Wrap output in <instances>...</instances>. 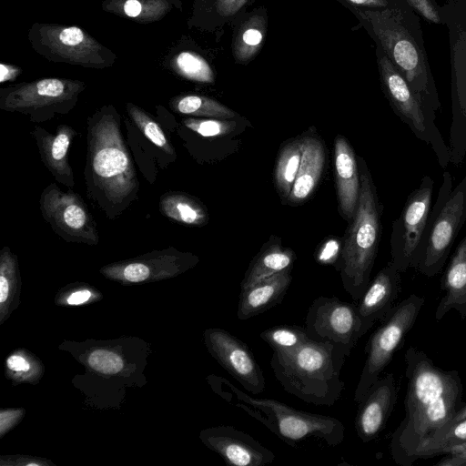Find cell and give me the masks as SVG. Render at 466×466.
Wrapping results in <instances>:
<instances>
[{"instance_id":"cell-12","label":"cell","mask_w":466,"mask_h":466,"mask_svg":"<svg viewBox=\"0 0 466 466\" xmlns=\"http://www.w3.org/2000/svg\"><path fill=\"white\" fill-rule=\"evenodd\" d=\"M43 218L66 242L96 245L99 234L95 218L82 197L56 183L46 186L39 198Z\"/></svg>"},{"instance_id":"cell-24","label":"cell","mask_w":466,"mask_h":466,"mask_svg":"<svg viewBox=\"0 0 466 466\" xmlns=\"http://www.w3.org/2000/svg\"><path fill=\"white\" fill-rule=\"evenodd\" d=\"M443 297L435 310V319L440 321L451 309L461 318H466V236L457 246L441 278Z\"/></svg>"},{"instance_id":"cell-8","label":"cell","mask_w":466,"mask_h":466,"mask_svg":"<svg viewBox=\"0 0 466 466\" xmlns=\"http://www.w3.org/2000/svg\"><path fill=\"white\" fill-rule=\"evenodd\" d=\"M376 57L381 88L393 111L417 138L433 150L439 165L446 168L450 164V150L435 124L436 111L410 86L379 46Z\"/></svg>"},{"instance_id":"cell-32","label":"cell","mask_w":466,"mask_h":466,"mask_svg":"<svg viewBox=\"0 0 466 466\" xmlns=\"http://www.w3.org/2000/svg\"><path fill=\"white\" fill-rule=\"evenodd\" d=\"M249 0H213L197 29L217 32L246 12Z\"/></svg>"},{"instance_id":"cell-2","label":"cell","mask_w":466,"mask_h":466,"mask_svg":"<svg viewBox=\"0 0 466 466\" xmlns=\"http://www.w3.org/2000/svg\"><path fill=\"white\" fill-rule=\"evenodd\" d=\"M84 179L90 203L110 220L138 198L139 181L113 105L102 106L87 118Z\"/></svg>"},{"instance_id":"cell-18","label":"cell","mask_w":466,"mask_h":466,"mask_svg":"<svg viewBox=\"0 0 466 466\" xmlns=\"http://www.w3.org/2000/svg\"><path fill=\"white\" fill-rule=\"evenodd\" d=\"M401 272L389 261L370 282L357 304L360 334L365 335L377 321H382L396 306L401 290Z\"/></svg>"},{"instance_id":"cell-40","label":"cell","mask_w":466,"mask_h":466,"mask_svg":"<svg viewBox=\"0 0 466 466\" xmlns=\"http://www.w3.org/2000/svg\"><path fill=\"white\" fill-rule=\"evenodd\" d=\"M213 0H193L191 15L187 20V25L197 28L206 15Z\"/></svg>"},{"instance_id":"cell-13","label":"cell","mask_w":466,"mask_h":466,"mask_svg":"<svg viewBox=\"0 0 466 466\" xmlns=\"http://www.w3.org/2000/svg\"><path fill=\"white\" fill-rule=\"evenodd\" d=\"M433 179L424 176L408 197L400 217L392 223L390 262L401 273L410 267L431 209Z\"/></svg>"},{"instance_id":"cell-35","label":"cell","mask_w":466,"mask_h":466,"mask_svg":"<svg viewBox=\"0 0 466 466\" xmlns=\"http://www.w3.org/2000/svg\"><path fill=\"white\" fill-rule=\"evenodd\" d=\"M183 124L201 137H216L229 134L236 127L234 121L217 118H185Z\"/></svg>"},{"instance_id":"cell-22","label":"cell","mask_w":466,"mask_h":466,"mask_svg":"<svg viewBox=\"0 0 466 466\" xmlns=\"http://www.w3.org/2000/svg\"><path fill=\"white\" fill-rule=\"evenodd\" d=\"M162 66L173 75L190 82L214 84L216 81V72L209 60L186 36L168 50Z\"/></svg>"},{"instance_id":"cell-42","label":"cell","mask_w":466,"mask_h":466,"mask_svg":"<svg viewBox=\"0 0 466 466\" xmlns=\"http://www.w3.org/2000/svg\"><path fill=\"white\" fill-rule=\"evenodd\" d=\"M347 5L362 9H381L389 6L388 0H344Z\"/></svg>"},{"instance_id":"cell-1","label":"cell","mask_w":466,"mask_h":466,"mask_svg":"<svg viewBox=\"0 0 466 466\" xmlns=\"http://www.w3.org/2000/svg\"><path fill=\"white\" fill-rule=\"evenodd\" d=\"M407 391L405 417L392 434L393 460L409 465L418 445L458 412L462 383L457 370H443L421 350L410 346L405 353Z\"/></svg>"},{"instance_id":"cell-43","label":"cell","mask_w":466,"mask_h":466,"mask_svg":"<svg viewBox=\"0 0 466 466\" xmlns=\"http://www.w3.org/2000/svg\"><path fill=\"white\" fill-rule=\"evenodd\" d=\"M7 367L15 371H27L30 369L29 363L21 356L13 355L6 361Z\"/></svg>"},{"instance_id":"cell-25","label":"cell","mask_w":466,"mask_h":466,"mask_svg":"<svg viewBox=\"0 0 466 466\" xmlns=\"http://www.w3.org/2000/svg\"><path fill=\"white\" fill-rule=\"evenodd\" d=\"M302 157L300 167L287 198L289 205L304 203L318 186L325 165V147L322 141L316 136L309 135L301 138Z\"/></svg>"},{"instance_id":"cell-31","label":"cell","mask_w":466,"mask_h":466,"mask_svg":"<svg viewBox=\"0 0 466 466\" xmlns=\"http://www.w3.org/2000/svg\"><path fill=\"white\" fill-rule=\"evenodd\" d=\"M301 157V139L289 141L279 151L275 168V184L283 200H287L291 192L300 167Z\"/></svg>"},{"instance_id":"cell-46","label":"cell","mask_w":466,"mask_h":466,"mask_svg":"<svg viewBox=\"0 0 466 466\" xmlns=\"http://www.w3.org/2000/svg\"><path fill=\"white\" fill-rule=\"evenodd\" d=\"M258 0H249L248 1V6H250L251 5H253L255 2H257Z\"/></svg>"},{"instance_id":"cell-16","label":"cell","mask_w":466,"mask_h":466,"mask_svg":"<svg viewBox=\"0 0 466 466\" xmlns=\"http://www.w3.org/2000/svg\"><path fill=\"white\" fill-rule=\"evenodd\" d=\"M203 440L228 465L264 466L275 460V454L270 450L233 426L208 429L204 431Z\"/></svg>"},{"instance_id":"cell-38","label":"cell","mask_w":466,"mask_h":466,"mask_svg":"<svg viewBox=\"0 0 466 466\" xmlns=\"http://www.w3.org/2000/svg\"><path fill=\"white\" fill-rule=\"evenodd\" d=\"M447 456L436 463L438 466H466V442L449 448Z\"/></svg>"},{"instance_id":"cell-20","label":"cell","mask_w":466,"mask_h":466,"mask_svg":"<svg viewBox=\"0 0 466 466\" xmlns=\"http://www.w3.org/2000/svg\"><path fill=\"white\" fill-rule=\"evenodd\" d=\"M232 25L231 54L236 64L247 66L260 53L268 33V15L265 6L245 12Z\"/></svg>"},{"instance_id":"cell-41","label":"cell","mask_w":466,"mask_h":466,"mask_svg":"<svg viewBox=\"0 0 466 466\" xmlns=\"http://www.w3.org/2000/svg\"><path fill=\"white\" fill-rule=\"evenodd\" d=\"M22 74V68L12 64H0V83L15 81Z\"/></svg>"},{"instance_id":"cell-10","label":"cell","mask_w":466,"mask_h":466,"mask_svg":"<svg viewBox=\"0 0 466 466\" xmlns=\"http://www.w3.org/2000/svg\"><path fill=\"white\" fill-rule=\"evenodd\" d=\"M86 87L84 81L63 77L13 84L0 88V109L46 122L72 111Z\"/></svg>"},{"instance_id":"cell-26","label":"cell","mask_w":466,"mask_h":466,"mask_svg":"<svg viewBox=\"0 0 466 466\" xmlns=\"http://www.w3.org/2000/svg\"><path fill=\"white\" fill-rule=\"evenodd\" d=\"M296 255L292 249L271 243L263 248L250 262L241 281V289H247L267 278L292 268Z\"/></svg>"},{"instance_id":"cell-29","label":"cell","mask_w":466,"mask_h":466,"mask_svg":"<svg viewBox=\"0 0 466 466\" xmlns=\"http://www.w3.org/2000/svg\"><path fill=\"white\" fill-rule=\"evenodd\" d=\"M161 214L177 223L202 227L209 217L204 204L197 198L179 191H168L159 198Z\"/></svg>"},{"instance_id":"cell-44","label":"cell","mask_w":466,"mask_h":466,"mask_svg":"<svg viewBox=\"0 0 466 466\" xmlns=\"http://www.w3.org/2000/svg\"><path fill=\"white\" fill-rule=\"evenodd\" d=\"M91 297V293L89 290H78L72 293L67 299V302L70 305H80L86 301H87Z\"/></svg>"},{"instance_id":"cell-14","label":"cell","mask_w":466,"mask_h":466,"mask_svg":"<svg viewBox=\"0 0 466 466\" xmlns=\"http://www.w3.org/2000/svg\"><path fill=\"white\" fill-rule=\"evenodd\" d=\"M305 329L310 339L329 342L349 357L361 338L357 304L336 297H319L308 309Z\"/></svg>"},{"instance_id":"cell-17","label":"cell","mask_w":466,"mask_h":466,"mask_svg":"<svg viewBox=\"0 0 466 466\" xmlns=\"http://www.w3.org/2000/svg\"><path fill=\"white\" fill-rule=\"evenodd\" d=\"M397 400L393 373L380 377L359 402L355 430L363 442L376 439L384 429Z\"/></svg>"},{"instance_id":"cell-28","label":"cell","mask_w":466,"mask_h":466,"mask_svg":"<svg viewBox=\"0 0 466 466\" xmlns=\"http://www.w3.org/2000/svg\"><path fill=\"white\" fill-rule=\"evenodd\" d=\"M104 12L138 24L161 21L176 5L173 0H103Z\"/></svg>"},{"instance_id":"cell-5","label":"cell","mask_w":466,"mask_h":466,"mask_svg":"<svg viewBox=\"0 0 466 466\" xmlns=\"http://www.w3.org/2000/svg\"><path fill=\"white\" fill-rule=\"evenodd\" d=\"M360 190L355 215L345 235L339 269L344 289L353 300L370 284L381 234V206L365 160L359 157Z\"/></svg>"},{"instance_id":"cell-33","label":"cell","mask_w":466,"mask_h":466,"mask_svg":"<svg viewBox=\"0 0 466 466\" xmlns=\"http://www.w3.org/2000/svg\"><path fill=\"white\" fill-rule=\"evenodd\" d=\"M126 110L138 130L167 156L176 158V152L161 126L151 115L138 106L127 102Z\"/></svg>"},{"instance_id":"cell-15","label":"cell","mask_w":466,"mask_h":466,"mask_svg":"<svg viewBox=\"0 0 466 466\" xmlns=\"http://www.w3.org/2000/svg\"><path fill=\"white\" fill-rule=\"evenodd\" d=\"M209 352L249 393L259 394L266 380L259 364L248 345L228 331L215 328L206 331Z\"/></svg>"},{"instance_id":"cell-6","label":"cell","mask_w":466,"mask_h":466,"mask_svg":"<svg viewBox=\"0 0 466 466\" xmlns=\"http://www.w3.org/2000/svg\"><path fill=\"white\" fill-rule=\"evenodd\" d=\"M465 222L466 176L453 187L451 175L444 171L437 199L431 207L410 268L427 277L440 273Z\"/></svg>"},{"instance_id":"cell-36","label":"cell","mask_w":466,"mask_h":466,"mask_svg":"<svg viewBox=\"0 0 466 466\" xmlns=\"http://www.w3.org/2000/svg\"><path fill=\"white\" fill-rule=\"evenodd\" d=\"M88 363L94 370L105 374H115L123 368L122 359L106 350L93 351L88 358Z\"/></svg>"},{"instance_id":"cell-37","label":"cell","mask_w":466,"mask_h":466,"mask_svg":"<svg viewBox=\"0 0 466 466\" xmlns=\"http://www.w3.org/2000/svg\"><path fill=\"white\" fill-rule=\"evenodd\" d=\"M406 2L426 20L435 24L441 23L439 11L432 0H406Z\"/></svg>"},{"instance_id":"cell-4","label":"cell","mask_w":466,"mask_h":466,"mask_svg":"<svg viewBox=\"0 0 466 466\" xmlns=\"http://www.w3.org/2000/svg\"><path fill=\"white\" fill-rule=\"evenodd\" d=\"M410 86L434 111L441 103L423 48L416 41L400 9H362L348 5Z\"/></svg>"},{"instance_id":"cell-39","label":"cell","mask_w":466,"mask_h":466,"mask_svg":"<svg viewBox=\"0 0 466 466\" xmlns=\"http://www.w3.org/2000/svg\"><path fill=\"white\" fill-rule=\"evenodd\" d=\"M339 245L335 240H329L320 248L316 260L320 264H335L338 261Z\"/></svg>"},{"instance_id":"cell-11","label":"cell","mask_w":466,"mask_h":466,"mask_svg":"<svg viewBox=\"0 0 466 466\" xmlns=\"http://www.w3.org/2000/svg\"><path fill=\"white\" fill-rule=\"evenodd\" d=\"M424 301L421 296L410 295L396 304L372 333L365 347L367 358L354 392L356 402L361 400L388 366L404 337L415 323Z\"/></svg>"},{"instance_id":"cell-7","label":"cell","mask_w":466,"mask_h":466,"mask_svg":"<svg viewBox=\"0 0 466 466\" xmlns=\"http://www.w3.org/2000/svg\"><path fill=\"white\" fill-rule=\"evenodd\" d=\"M220 379L238 400L237 407L260 421L289 446L309 439L337 446L344 440V425L334 417L300 411L276 400L251 397L226 379Z\"/></svg>"},{"instance_id":"cell-30","label":"cell","mask_w":466,"mask_h":466,"mask_svg":"<svg viewBox=\"0 0 466 466\" xmlns=\"http://www.w3.org/2000/svg\"><path fill=\"white\" fill-rule=\"evenodd\" d=\"M170 108L181 115L204 116L217 119H230L236 113L225 105L209 96L198 94H181L173 96Z\"/></svg>"},{"instance_id":"cell-19","label":"cell","mask_w":466,"mask_h":466,"mask_svg":"<svg viewBox=\"0 0 466 466\" xmlns=\"http://www.w3.org/2000/svg\"><path fill=\"white\" fill-rule=\"evenodd\" d=\"M40 158L54 178L60 184L72 188L75 187L73 168L68 161V149L77 135L76 129L66 124L57 126L55 134L42 127L31 130Z\"/></svg>"},{"instance_id":"cell-9","label":"cell","mask_w":466,"mask_h":466,"mask_svg":"<svg viewBox=\"0 0 466 466\" xmlns=\"http://www.w3.org/2000/svg\"><path fill=\"white\" fill-rule=\"evenodd\" d=\"M27 39L35 53L53 63L104 69L117 60L116 54L78 25L35 22Z\"/></svg>"},{"instance_id":"cell-3","label":"cell","mask_w":466,"mask_h":466,"mask_svg":"<svg viewBox=\"0 0 466 466\" xmlns=\"http://www.w3.org/2000/svg\"><path fill=\"white\" fill-rule=\"evenodd\" d=\"M347 357L329 342L309 339L292 352L274 351L270 367L287 392L305 402L330 407L345 389L340 370Z\"/></svg>"},{"instance_id":"cell-21","label":"cell","mask_w":466,"mask_h":466,"mask_svg":"<svg viewBox=\"0 0 466 466\" xmlns=\"http://www.w3.org/2000/svg\"><path fill=\"white\" fill-rule=\"evenodd\" d=\"M335 178L339 208L342 217L351 221L359 203L360 180L359 165L347 138L337 136L334 141Z\"/></svg>"},{"instance_id":"cell-23","label":"cell","mask_w":466,"mask_h":466,"mask_svg":"<svg viewBox=\"0 0 466 466\" xmlns=\"http://www.w3.org/2000/svg\"><path fill=\"white\" fill-rule=\"evenodd\" d=\"M291 269L267 278L247 289H241L237 317L247 320L279 304L290 285Z\"/></svg>"},{"instance_id":"cell-34","label":"cell","mask_w":466,"mask_h":466,"mask_svg":"<svg viewBox=\"0 0 466 466\" xmlns=\"http://www.w3.org/2000/svg\"><path fill=\"white\" fill-rule=\"evenodd\" d=\"M259 337L279 353L292 352L310 339L305 327L295 325L274 326L263 330Z\"/></svg>"},{"instance_id":"cell-27","label":"cell","mask_w":466,"mask_h":466,"mask_svg":"<svg viewBox=\"0 0 466 466\" xmlns=\"http://www.w3.org/2000/svg\"><path fill=\"white\" fill-rule=\"evenodd\" d=\"M464 442H466V406L461 407L448 423L418 445L410 458L409 465L420 458L445 453L449 448Z\"/></svg>"},{"instance_id":"cell-45","label":"cell","mask_w":466,"mask_h":466,"mask_svg":"<svg viewBox=\"0 0 466 466\" xmlns=\"http://www.w3.org/2000/svg\"><path fill=\"white\" fill-rule=\"evenodd\" d=\"M175 5H176V8L182 11V1L181 0H173Z\"/></svg>"}]
</instances>
